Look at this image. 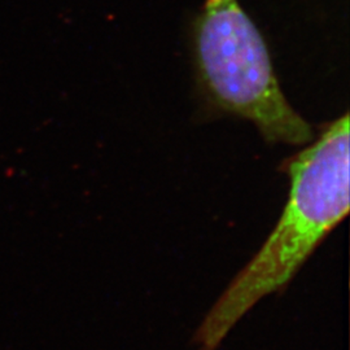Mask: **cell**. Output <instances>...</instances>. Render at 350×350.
<instances>
[{"instance_id":"7a4b0ae2","label":"cell","mask_w":350,"mask_h":350,"mask_svg":"<svg viewBox=\"0 0 350 350\" xmlns=\"http://www.w3.org/2000/svg\"><path fill=\"white\" fill-rule=\"evenodd\" d=\"M196 55L218 109L250 121L270 144L313 142V127L284 98L262 36L238 0H204Z\"/></svg>"},{"instance_id":"6da1fadb","label":"cell","mask_w":350,"mask_h":350,"mask_svg":"<svg viewBox=\"0 0 350 350\" xmlns=\"http://www.w3.org/2000/svg\"><path fill=\"white\" fill-rule=\"evenodd\" d=\"M282 169L291 179L283 214L261 250L239 273L196 331L200 350H215L263 299L287 286L349 213V116L329 124Z\"/></svg>"}]
</instances>
